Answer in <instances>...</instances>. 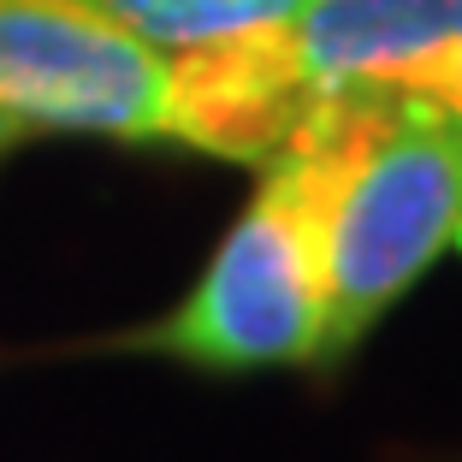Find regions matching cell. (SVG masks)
I'll return each instance as SVG.
<instances>
[{
	"instance_id": "cell-1",
	"label": "cell",
	"mask_w": 462,
	"mask_h": 462,
	"mask_svg": "<svg viewBox=\"0 0 462 462\" xmlns=\"http://www.w3.org/2000/svg\"><path fill=\"white\" fill-rule=\"evenodd\" d=\"M350 143V96L314 101L255 166L261 184L219 237L196 291L125 350L172 356L202 374L320 367L327 338V208Z\"/></svg>"
},
{
	"instance_id": "cell-2",
	"label": "cell",
	"mask_w": 462,
	"mask_h": 462,
	"mask_svg": "<svg viewBox=\"0 0 462 462\" xmlns=\"http://www.w3.org/2000/svg\"><path fill=\"white\" fill-rule=\"evenodd\" d=\"M462 244V113L421 89L350 96V143L327 208V338L350 356Z\"/></svg>"
},
{
	"instance_id": "cell-3",
	"label": "cell",
	"mask_w": 462,
	"mask_h": 462,
	"mask_svg": "<svg viewBox=\"0 0 462 462\" xmlns=\"http://www.w3.org/2000/svg\"><path fill=\"white\" fill-rule=\"evenodd\" d=\"M0 125L184 149L172 60L89 0H0Z\"/></svg>"
},
{
	"instance_id": "cell-4",
	"label": "cell",
	"mask_w": 462,
	"mask_h": 462,
	"mask_svg": "<svg viewBox=\"0 0 462 462\" xmlns=\"http://www.w3.org/2000/svg\"><path fill=\"white\" fill-rule=\"evenodd\" d=\"M462 0H302L279 36L302 101L427 89L457 36Z\"/></svg>"
},
{
	"instance_id": "cell-5",
	"label": "cell",
	"mask_w": 462,
	"mask_h": 462,
	"mask_svg": "<svg viewBox=\"0 0 462 462\" xmlns=\"http://www.w3.org/2000/svg\"><path fill=\"white\" fill-rule=\"evenodd\" d=\"M89 6L119 18L131 36L154 42L161 54H184V48H214V42L285 24L302 0H89Z\"/></svg>"
},
{
	"instance_id": "cell-6",
	"label": "cell",
	"mask_w": 462,
	"mask_h": 462,
	"mask_svg": "<svg viewBox=\"0 0 462 462\" xmlns=\"http://www.w3.org/2000/svg\"><path fill=\"white\" fill-rule=\"evenodd\" d=\"M421 96H439V101H450V107L462 113V18H457V36H450V54H445V66L433 71V83H427Z\"/></svg>"
},
{
	"instance_id": "cell-7",
	"label": "cell",
	"mask_w": 462,
	"mask_h": 462,
	"mask_svg": "<svg viewBox=\"0 0 462 462\" xmlns=\"http://www.w3.org/2000/svg\"><path fill=\"white\" fill-rule=\"evenodd\" d=\"M13 143H18V136H13V131H6V125H0V149H13Z\"/></svg>"
}]
</instances>
